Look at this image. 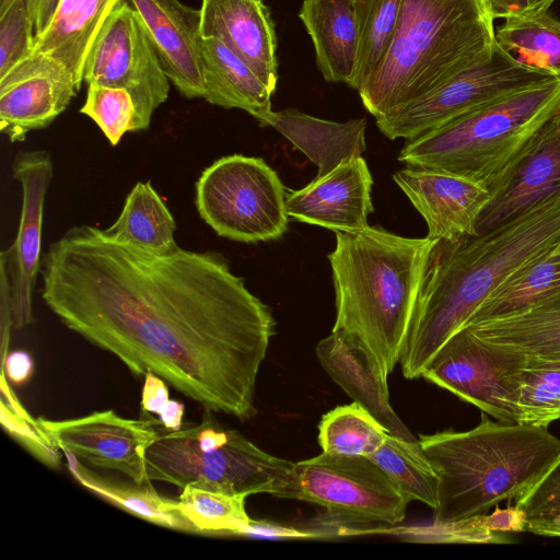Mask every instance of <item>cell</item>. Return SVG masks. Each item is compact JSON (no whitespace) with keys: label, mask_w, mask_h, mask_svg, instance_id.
I'll list each match as a JSON object with an SVG mask.
<instances>
[{"label":"cell","mask_w":560,"mask_h":560,"mask_svg":"<svg viewBox=\"0 0 560 560\" xmlns=\"http://www.w3.org/2000/svg\"><path fill=\"white\" fill-rule=\"evenodd\" d=\"M42 299L70 330L152 372L206 411L242 421L276 320L218 252L160 256L81 224L42 258Z\"/></svg>","instance_id":"6da1fadb"},{"label":"cell","mask_w":560,"mask_h":560,"mask_svg":"<svg viewBox=\"0 0 560 560\" xmlns=\"http://www.w3.org/2000/svg\"><path fill=\"white\" fill-rule=\"evenodd\" d=\"M560 243V196L487 233L439 242L399 360L407 380L422 373L443 343L513 273Z\"/></svg>","instance_id":"7a4b0ae2"},{"label":"cell","mask_w":560,"mask_h":560,"mask_svg":"<svg viewBox=\"0 0 560 560\" xmlns=\"http://www.w3.org/2000/svg\"><path fill=\"white\" fill-rule=\"evenodd\" d=\"M328 255L338 331L358 343L388 378L399 363L439 241L380 228L337 231Z\"/></svg>","instance_id":"3957f363"},{"label":"cell","mask_w":560,"mask_h":560,"mask_svg":"<svg viewBox=\"0 0 560 560\" xmlns=\"http://www.w3.org/2000/svg\"><path fill=\"white\" fill-rule=\"evenodd\" d=\"M419 442L440 479L438 523L485 515L518 499L560 452V439L547 428L493 421L485 412L468 431L444 430Z\"/></svg>","instance_id":"277c9868"},{"label":"cell","mask_w":560,"mask_h":560,"mask_svg":"<svg viewBox=\"0 0 560 560\" xmlns=\"http://www.w3.org/2000/svg\"><path fill=\"white\" fill-rule=\"evenodd\" d=\"M486 0H402L389 50L359 91L378 118L486 56L495 43Z\"/></svg>","instance_id":"5b68a950"},{"label":"cell","mask_w":560,"mask_h":560,"mask_svg":"<svg viewBox=\"0 0 560 560\" xmlns=\"http://www.w3.org/2000/svg\"><path fill=\"white\" fill-rule=\"evenodd\" d=\"M559 110L560 78H550L406 140L398 160L468 178L490 191Z\"/></svg>","instance_id":"8992f818"},{"label":"cell","mask_w":560,"mask_h":560,"mask_svg":"<svg viewBox=\"0 0 560 560\" xmlns=\"http://www.w3.org/2000/svg\"><path fill=\"white\" fill-rule=\"evenodd\" d=\"M147 478L228 495L298 497L296 463L270 455L212 417L160 432L144 452Z\"/></svg>","instance_id":"52a82bcc"},{"label":"cell","mask_w":560,"mask_h":560,"mask_svg":"<svg viewBox=\"0 0 560 560\" xmlns=\"http://www.w3.org/2000/svg\"><path fill=\"white\" fill-rule=\"evenodd\" d=\"M285 189L260 158L232 154L214 161L196 183L200 218L219 235L242 243L282 236L289 222Z\"/></svg>","instance_id":"ba28073f"},{"label":"cell","mask_w":560,"mask_h":560,"mask_svg":"<svg viewBox=\"0 0 560 560\" xmlns=\"http://www.w3.org/2000/svg\"><path fill=\"white\" fill-rule=\"evenodd\" d=\"M552 77L517 61L498 42L491 50L434 89L375 118L394 140L413 139L499 98Z\"/></svg>","instance_id":"9c48e42d"},{"label":"cell","mask_w":560,"mask_h":560,"mask_svg":"<svg viewBox=\"0 0 560 560\" xmlns=\"http://www.w3.org/2000/svg\"><path fill=\"white\" fill-rule=\"evenodd\" d=\"M83 81L127 90L136 107L135 131L150 127L168 97L164 73L148 28L135 7L119 0L102 24L84 61Z\"/></svg>","instance_id":"30bf717a"},{"label":"cell","mask_w":560,"mask_h":560,"mask_svg":"<svg viewBox=\"0 0 560 560\" xmlns=\"http://www.w3.org/2000/svg\"><path fill=\"white\" fill-rule=\"evenodd\" d=\"M527 355L488 343L467 327L453 334L422 376L494 420L516 422L521 372Z\"/></svg>","instance_id":"8fae6325"},{"label":"cell","mask_w":560,"mask_h":560,"mask_svg":"<svg viewBox=\"0 0 560 560\" xmlns=\"http://www.w3.org/2000/svg\"><path fill=\"white\" fill-rule=\"evenodd\" d=\"M296 500L323 506L330 516L351 523L404 521L409 501L369 457L326 453L298 462Z\"/></svg>","instance_id":"7c38bea8"},{"label":"cell","mask_w":560,"mask_h":560,"mask_svg":"<svg viewBox=\"0 0 560 560\" xmlns=\"http://www.w3.org/2000/svg\"><path fill=\"white\" fill-rule=\"evenodd\" d=\"M52 175L51 155L46 150H23L12 161V176L21 185L22 209L15 240L0 253V270L8 279L15 328L33 320L32 299L43 258L44 203Z\"/></svg>","instance_id":"4fadbf2b"},{"label":"cell","mask_w":560,"mask_h":560,"mask_svg":"<svg viewBox=\"0 0 560 560\" xmlns=\"http://www.w3.org/2000/svg\"><path fill=\"white\" fill-rule=\"evenodd\" d=\"M38 420L62 452L95 467L117 470L137 485L151 482L144 452L161 432L156 429L160 420L126 419L113 410L60 421Z\"/></svg>","instance_id":"5bb4252c"},{"label":"cell","mask_w":560,"mask_h":560,"mask_svg":"<svg viewBox=\"0 0 560 560\" xmlns=\"http://www.w3.org/2000/svg\"><path fill=\"white\" fill-rule=\"evenodd\" d=\"M78 89L70 71L34 50L0 78V130L20 142L47 128L70 104Z\"/></svg>","instance_id":"9a60e30c"},{"label":"cell","mask_w":560,"mask_h":560,"mask_svg":"<svg viewBox=\"0 0 560 560\" xmlns=\"http://www.w3.org/2000/svg\"><path fill=\"white\" fill-rule=\"evenodd\" d=\"M557 196H560V110L541 127L490 190V199L476 224L477 233L497 229Z\"/></svg>","instance_id":"2e32d148"},{"label":"cell","mask_w":560,"mask_h":560,"mask_svg":"<svg viewBox=\"0 0 560 560\" xmlns=\"http://www.w3.org/2000/svg\"><path fill=\"white\" fill-rule=\"evenodd\" d=\"M428 225V237L447 243L478 235L476 224L490 191L454 174L405 167L393 175Z\"/></svg>","instance_id":"e0dca14e"},{"label":"cell","mask_w":560,"mask_h":560,"mask_svg":"<svg viewBox=\"0 0 560 560\" xmlns=\"http://www.w3.org/2000/svg\"><path fill=\"white\" fill-rule=\"evenodd\" d=\"M373 179L362 156L342 161L285 198L289 217L303 223L337 231L366 228L373 212Z\"/></svg>","instance_id":"ac0fdd59"},{"label":"cell","mask_w":560,"mask_h":560,"mask_svg":"<svg viewBox=\"0 0 560 560\" xmlns=\"http://www.w3.org/2000/svg\"><path fill=\"white\" fill-rule=\"evenodd\" d=\"M141 15L162 69L187 98H203L200 10L179 0H130Z\"/></svg>","instance_id":"d6986e66"},{"label":"cell","mask_w":560,"mask_h":560,"mask_svg":"<svg viewBox=\"0 0 560 560\" xmlns=\"http://www.w3.org/2000/svg\"><path fill=\"white\" fill-rule=\"evenodd\" d=\"M199 10L202 38L220 39L275 92L277 36L262 0H202Z\"/></svg>","instance_id":"ffe728a7"},{"label":"cell","mask_w":560,"mask_h":560,"mask_svg":"<svg viewBox=\"0 0 560 560\" xmlns=\"http://www.w3.org/2000/svg\"><path fill=\"white\" fill-rule=\"evenodd\" d=\"M316 354L329 376L390 434L417 440L390 405L387 377L363 348L346 335L331 331L317 343Z\"/></svg>","instance_id":"44dd1931"},{"label":"cell","mask_w":560,"mask_h":560,"mask_svg":"<svg viewBox=\"0 0 560 560\" xmlns=\"http://www.w3.org/2000/svg\"><path fill=\"white\" fill-rule=\"evenodd\" d=\"M299 18L313 40L325 81L351 88L359 49L353 0H303Z\"/></svg>","instance_id":"7402d4cb"},{"label":"cell","mask_w":560,"mask_h":560,"mask_svg":"<svg viewBox=\"0 0 560 560\" xmlns=\"http://www.w3.org/2000/svg\"><path fill=\"white\" fill-rule=\"evenodd\" d=\"M289 139L318 166L316 177L329 173L342 161L361 156L365 150L364 118L335 122L310 116L294 108L270 112L259 121Z\"/></svg>","instance_id":"603a6c76"},{"label":"cell","mask_w":560,"mask_h":560,"mask_svg":"<svg viewBox=\"0 0 560 560\" xmlns=\"http://www.w3.org/2000/svg\"><path fill=\"white\" fill-rule=\"evenodd\" d=\"M203 98L223 108L247 112L257 121L271 112L273 91L224 43L215 37L201 40Z\"/></svg>","instance_id":"cb8c5ba5"},{"label":"cell","mask_w":560,"mask_h":560,"mask_svg":"<svg viewBox=\"0 0 560 560\" xmlns=\"http://www.w3.org/2000/svg\"><path fill=\"white\" fill-rule=\"evenodd\" d=\"M119 0H60L47 30L35 37V50L62 63L78 91L88 52L109 12Z\"/></svg>","instance_id":"d4e9b609"},{"label":"cell","mask_w":560,"mask_h":560,"mask_svg":"<svg viewBox=\"0 0 560 560\" xmlns=\"http://www.w3.org/2000/svg\"><path fill=\"white\" fill-rule=\"evenodd\" d=\"M464 327L488 343L560 360V292L521 312Z\"/></svg>","instance_id":"484cf974"},{"label":"cell","mask_w":560,"mask_h":560,"mask_svg":"<svg viewBox=\"0 0 560 560\" xmlns=\"http://www.w3.org/2000/svg\"><path fill=\"white\" fill-rule=\"evenodd\" d=\"M175 231V220L150 180L131 188L116 221L103 230L115 241L160 256L180 249Z\"/></svg>","instance_id":"4316f807"},{"label":"cell","mask_w":560,"mask_h":560,"mask_svg":"<svg viewBox=\"0 0 560 560\" xmlns=\"http://www.w3.org/2000/svg\"><path fill=\"white\" fill-rule=\"evenodd\" d=\"M68 468L90 491L113 504L153 524L176 530L198 533L179 508V502L160 495L151 482L121 485L104 479L86 469L71 453L63 452Z\"/></svg>","instance_id":"83f0119b"},{"label":"cell","mask_w":560,"mask_h":560,"mask_svg":"<svg viewBox=\"0 0 560 560\" xmlns=\"http://www.w3.org/2000/svg\"><path fill=\"white\" fill-rule=\"evenodd\" d=\"M558 292L560 253L555 248L513 273L476 308L464 326L521 312Z\"/></svg>","instance_id":"f1b7e54d"},{"label":"cell","mask_w":560,"mask_h":560,"mask_svg":"<svg viewBox=\"0 0 560 560\" xmlns=\"http://www.w3.org/2000/svg\"><path fill=\"white\" fill-rule=\"evenodd\" d=\"M495 40L521 63L560 78V21L548 10L504 19Z\"/></svg>","instance_id":"f546056e"},{"label":"cell","mask_w":560,"mask_h":560,"mask_svg":"<svg viewBox=\"0 0 560 560\" xmlns=\"http://www.w3.org/2000/svg\"><path fill=\"white\" fill-rule=\"evenodd\" d=\"M369 458L409 502L420 501L433 511L438 508L439 475L419 440H406L388 433Z\"/></svg>","instance_id":"4dcf8cb0"},{"label":"cell","mask_w":560,"mask_h":560,"mask_svg":"<svg viewBox=\"0 0 560 560\" xmlns=\"http://www.w3.org/2000/svg\"><path fill=\"white\" fill-rule=\"evenodd\" d=\"M389 432L363 406L353 401L326 412L318 424L323 453L343 457H370Z\"/></svg>","instance_id":"1f68e13d"},{"label":"cell","mask_w":560,"mask_h":560,"mask_svg":"<svg viewBox=\"0 0 560 560\" xmlns=\"http://www.w3.org/2000/svg\"><path fill=\"white\" fill-rule=\"evenodd\" d=\"M402 0H353L358 25V62L352 89L358 92L384 61L397 28Z\"/></svg>","instance_id":"d6a6232c"},{"label":"cell","mask_w":560,"mask_h":560,"mask_svg":"<svg viewBox=\"0 0 560 560\" xmlns=\"http://www.w3.org/2000/svg\"><path fill=\"white\" fill-rule=\"evenodd\" d=\"M560 418V360L527 357L521 372L516 422L547 428Z\"/></svg>","instance_id":"836d02e7"},{"label":"cell","mask_w":560,"mask_h":560,"mask_svg":"<svg viewBox=\"0 0 560 560\" xmlns=\"http://www.w3.org/2000/svg\"><path fill=\"white\" fill-rule=\"evenodd\" d=\"M179 508L198 533L244 535L252 518L244 495H228L186 486L178 497Z\"/></svg>","instance_id":"e575fe53"},{"label":"cell","mask_w":560,"mask_h":560,"mask_svg":"<svg viewBox=\"0 0 560 560\" xmlns=\"http://www.w3.org/2000/svg\"><path fill=\"white\" fill-rule=\"evenodd\" d=\"M516 505L526 516V532L560 537V452Z\"/></svg>","instance_id":"d590c367"},{"label":"cell","mask_w":560,"mask_h":560,"mask_svg":"<svg viewBox=\"0 0 560 560\" xmlns=\"http://www.w3.org/2000/svg\"><path fill=\"white\" fill-rule=\"evenodd\" d=\"M80 112L100 127L113 147L126 132L135 131L136 107L125 89L88 84L86 98Z\"/></svg>","instance_id":"8d00e7d4"},{"label":"cell","mask_w":560,"mask_h":560,"mask_svg":"<svg viewBox=\"0 0 560 560\" xmlns=\"http://www.w3.org/2000/svg\"><path fill=\"white\" fill-rule=\"evenodd\" d=\"M34 23L25 0L0 9V78L35 50Z\"/></svg>","instance_id":"74e56055"},{"label":"cell","mask_w":560,"mask_h":560,"mask_svg":"<svg viewBox=\"0 0 560 560\" xmlns=\"http://www.w3.org/2000/svg\"><path fill=\"white\" fill-rule=\"evenodd\" d=\"M0 404L1 424L4 430L42 462L57 467L60 463L59 447L39 420L28 415L14 394Z\"/></svg>","instance_id":"f35d334b"},{"label":"cell","mask_w":560,"mask_h":560,"mask_svg":"<svg viewBox=\"0 0 560 560\" xmlns=\"http://www.w3.org/2000/svg\"><path fill=\"white\" fill-rule=\"evenodd\" d=\"M389 534L419 541L435 542H501L497 532L487 529L481 515L446 523L434 522L425 527H394Z\"/></svg>","instance_id":"ab89813d"},{"label":"cell","mask_w":560,"mask_h":560,"mask_svg":"<svg viewBox=\"0 0 560 560\" xmlns=\"http://www.w3.org/2000/svg\"><path fill=\"white\" fill-rule=\"evenodd\" d=\"M483 526L491 532H523L526 527V516L516 504L506 509L495 508L487 515H481Z\"/></svg>","instance_id":"60d3db41"},{"label":"cell","mask_w":560,"mask_h":560,"mask_svg":"<svg viewBox=\"0 0 560 560\" xmlns=\"http://www.w3.org/2000/svg\"><path fill=\"white\" fill-rule=\"evenodd\" d=\"M168 388L165 382L152 372L144 375L142 390V410L159 415L168 402Z\"/></svg>","instance_id":"b9f144b4"},{"label":"cell","mask_w":560,"mask_h":560,"mask_svg":"<svg viewBox=\"0 0 560 560\" xmlns=\"http://www.w3.org/2000/svg\"><path fill=\"white\" fill-rule=\"evenodd\" d=\"M33 370V360L26 351H13L3 359L2 373L8 382L13 385H22L27 382L32 376Z\"/></svg>","instance_id":"7bdbcfd3"},{"label":"cell","mask_w":560,"mask_h":560,"mask_svg":"<svg viewBox=\"0 0 560 560\" xmlns=\"http://www.w3.org/2000/svg\"><path fill=\"white\" fill-rule=\"evenodd\" d=\"M12 0H3L0 9ZM34 23L35 37L44 33L49 26L60 0H25Z\"/></svg>","instance_id":"ee69618b"},{"label":"cell","mask_w":560,"mask_h":560,"mask_svg":"<svg viewBox=\"0 0 560 560\" xmlns=\"http://www.w3.org/2000/svg\"><path fill=\"white\" fill-rule=\"evenodd\" d=\"M492 18L506 19L530 11L529 0H486Z\"/></svg>","instance_id":"f6af8a7d"},{"label":"cell","mask_w":560,"mask_h":560,"mask_svg":"<svg viewBox=\"0 0 560 560\" xmlns=\"http://www.w3.org/2000/svg\"><path fill=\"white\" fill-rule=\"evenodd\" d=\"M244 535L264 536V537H312L311 534L298 532L295 529L281 527L268 522H250Z\"/></svg>","instance_id":"bcb514c9"},{"label":"cell","mask_w":560,"mask_h":560,"mask_svg":"<svg viewBox=\"0 0 560 560\" xmlns=\"http://www.w3.org/2000/svg\"><path fill=\"white\" fill-rule=\"evenodd\" d=\"M185 406L177 401L170 399L164 409L159 413L161 424L168 431H176L182 428V420Z\"/></svg>","instance_id":"7dc6e473"},{"label":"cell","mask_w":560,"mask_h":560,"mask_svg":"<svg viewBox=\"0 0 560 560\" xmlns=\"http://www.w3.org/2000/svg\"><path fill=\"white\" fill-rule=\"evenodd\" d=\"M556 0H529L530 11L548 10Z\"/></svg>","instance_id":"c3c4849f"},{"label":"cell","mask_w":560,"mask_h":560,"mask_svg":"<svg viewBox=\"0 0 560 560\" xmlns=\"http://www.w3.org/2000/svg\"><path fill=\"white\" fill-rule=\"evenodd\" d=\"M556 252L560 253V243H559V245L556 247Z\"/></svg>","instance_id":"681fc988"},{"label":"cell","mask_w":560,"mask_h":560,"mask_svg":"<svg viewBox=\"0 0 560 560\" xmlns=\"http://www.w3.org/2000/svg\"><path fill=\"white\" fill-rule=\"evenodd\" d=\"M3 0H0V3L2 2Z\"/></svg>","instance_id":"f907efd6"}]
</instances>
